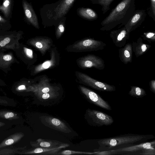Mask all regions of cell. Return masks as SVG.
<instances>
[{
	"mask_svg": "<svg viewBox=\"0 0 155 155\" xmlns=\"http://www.w3.org/2000/svg\"><path fill=\"white\" fill-rule=\"evenodd\" d=\"M136 10L135 0H122L101 22L100 30L109 31L117 26H124Z\"/></svg>",
	"mask_w": 155,
	"mask_h": 155,
	"instance_id": "cell-1",
	"label": "cell"
},
{
	"mask_svg": "<svg viewBox=\"0 0 155 155\" xmlns=\"http://www.w3.org/2000/svg\"><path fill=\"white\" fill-rule=\"evenodd\" d=\"M76 0H59L44 5L40 9L42 23L45 26H55L68 12Z\"/></svg>",
	"mask_w": 155,
	"mask_h": 155,
	"instance_id": "cell-2",
	"label": "cell"
},
{
	"mask_svg": "<svg viewBox=\"0 0 155 155\" xmlns=\"http://www.w3.org/2000/svg\"><path fill=\"white\" fill-rule=\"evenodd\" d=\"M154 137L151 135L129 134L101 139L97 141L99 148L95 151L116 149L144 142Z\"/></svg>",
	"mask_w": 155,
	"mask_h": 155,
	"instance_id": "cell-3",
	"label": "cell"
},
{
	"mask_svg": "<svg viewBox=\"0 0 155 155\" xmlns=\"http://www.w3.org/2000/svg\"><path fill=\"white\" fill-rule=\"evenodd\" d=\"M85 117L88 123L94 127L110 126L114 122L113 118L110 115L102 111L94 109H87Z\"/></svg>",
	"mask_w": 155,
	"mask_h": 155,
	"instance_id": "cell-4",
	"label": "cell"
},
{
	"mask_svg": "<svg viewBox=\"0 0 155 155\" xmlns=\"http://www.w3.org/2000/svg\"><path fill=\"white\" fill-rule=\"evenodd\" d=\"M76 74L83 84L98 91L111 92L116 91L114 85L96 80L82 72L76 71Z\"/></svg>",
	"mask_w": 155,
	"mask_h": 155,
	"instance_id": "cell-5",
	"label": "cell"
},
{
	"mask_svg": "<svg viewBox=\"0 0 155 155\" xmlns=\"http://www.w3.org/2000/svg\"><path fill=\"white\" fill-rule=\"evenodd\" d=\"M106 45L103 42L91 38H87L73 45L72 49L80 52L97 51L103 50Z\"/></svg>",
	"mask_w": 155,
	"mask_h": 155,
	"instance_id": "cell-6",
	"label": "cell"
},
{
	"mask_svg": "<svg viewBox=\"0 0 155 155\" xmlns=\"http://www.w3.org/2000/svg\"><path fill=\"white\" fill-rule=\"evenodd\" d=\"M79 88L82 93L91 103L98 107L107 110H110L112 108L107 101L94 91L82 86Z\"/></svg>",
	"mask_w": 155,
	"mask_h": 155,
	"instance_id": "cell-7",
	"label": "cell"
},
{
	"mask_svg": "<svg viewBox=\"0 0 155 155\" xmlns=\"http://www.w3.org/2000/svg\"><path fill=\"white\" fill-rule=\"evenodd\" d=\"M77 61L79 66L83 69L94 68L102 70L105 68L103 60L101 57L93 54H89L81 58Z\"/></svg>",
	"mask_w": 155,
	"mask_h": 155,
	"instance_id": "cell-8",
	"label": "cell"
},
{
	"mask_svg": "<svg viewBox=\"0 0 155 155\" xmlns=\"http://www.w3.org/2000/svg\"><path fill=\"white\" fill-rule=\"evenodd\" d=\"M155 141L143 142L139 143L124 147L116 149L111 150L112 154L122 153H139L140 154L143 151L146 149H155Z\"/></svg>",
	"mask_w": 155,
	"mask_h": 155,
	"instance_id": "cell-9",
	"label": "cell"
},
{
	"mask_svg": "<svg viewBox=\"0 0 155 155\" xmlns=\"http://www.w3.org/2000/svg\"><path fill=\"white\" fill-rule=\"evenodd\" d=\"M147 15L146 10H136L127 24L124 26L128 32L135 30L139 27L144 21Z\"/></svg>",
	"mask_w": 155,
	"mask_h": 155,
	"instance_id": "cell-10",
	"label": "cell"
},
{
	"mask_svg": "<svg viewBox=\"0 0 155 155\" xmlns=\"http://www.w3.org/2000/svg\"><path fill=\"white\" fill-rule=\"evenodd\" d=\"M130 33L124 26L120 28L111 31L110 36L116 46L122 48L126 44L129 38Z\"/></svg>",
	"mask_w": 155,
	"mask_h": 155,
	"instance_id": "cell-11",
	"label": "cell"
},
{
	"mask_svg": "<svg viewBox=\"0 0 155 155\" xmlns=\"http://www.w3.org/2000/svg\"><path fill=\"white\" fill-rule=\"evenodd\" d=\"M69 144H66L58 147L52 148L35 147L24 150L20 152L19 154H38L56 155L61 149L69 147Z\"/></svg>",
	"mask_w": 155,
	"mask_h": 155,
	"instance_id": "cell-12",
	"label": "cell"
},
{
	"mask_svg": "<svg viewBox=\"0 0 155 155\" xmlns=\"http://www.w3.org/2000/svg\"><path fill=\"white\" fill-rule=\"evenodd\" d=\"M22 5L27 20L36 28L39 29L40 27L38 18L31 3L23 0Z\"/></svg>",
	"mask_w": 155,
	"mask_h": 155,
	"instance_id": "cell-13",
	"label": "cell"
},
{
	"mask_svg": "<svg viewBox=\"0 0 155 155\" xmlns=\"http://www.w3.org/2000/svg\"><path fill=\"white\" fill-rule=\"evenodd\" d=\"M43 118L48 125L55 129L65 133L71 132L66 124L59 119L48 116H44Z\"/></svg>",
	"mask_w": 155,
	"mask_h": 155,
	"instance_id": "cell-14",
	"label": "cell"
},
{
	"mask_svg": "<svg viewBox=\"0 0 155 155\" xmlns=\"http://www.w3.org/2000/svg\"><path fill=\"white\" fill-rule=\"evenodd\" d=\"M29 43L43 55L49 49L52 44L51 40L47 38H33L30 40Z\"/></svg>",
	"mask_w": 155,
	"mask_h": 155,
	"instance_id": "cell-15",
	"label": "cell"
},
{
	"mask_svg": "<svg viewBox=\"0 0 155 155\" xmlns=\"http://www.w3.org/2000/svg\"><path fill=\"white\" fill-rule=\"evenodd\" d=\"M27 91L34 92L36 95L45 93L55 92L54 88L45 81H42L37 85L29 86Z\"/></svg>",
	"mask_w": 155,
	"mask_h": 155,
	"instance_id": "cell-16",
	"label": "cell"
},
{
	"mask_svg": "<svg viewBox=\"0 0 155 155\" xmlns=\"http://www.w3.org/2000/svg\"><path fill=\"white\" fill-rule=\"evenodd\" d=\"M118 50L119 57L124 64L131 63L132 61L133 50L132 43H127Z\"/></svg>",
	"mask_w": 155,
	"mask_h": 155,
	"instance_id": "cell-17",
	"label": "cell"
},
{
	"mask_svg": "<svg viewBox=\"0 0 155 155\" xmlns=\"http://www.w3.org/2000/svg\"><path fill=\"white\" fill-rule=\"evenodd\" d=\"M66 143L53 140L39 138L35 141H31L30 144L33 148H52L64 145Z\"/></svg>",
	"mask_w": 155,
	"mask_h": 155,
	"instance_id": "cell-18",
	"label": "cell"
},
{
	"mask_svg": "<svg viewBox=\"0 0 155 155\" xmlns=\"http://www.w3.org/2000/svg\"><path fill=\"white\" fill-rule=\"evenodd\" d=\"M132 45L133 51L137 58L145 53L151 47V45L144 43L140 37L136 42H133Z\"/></svg>",
	"mask_w": 155,
	"mask_h": 155,
	"instance_id": "cell-19",
	"label": "cell"
},
{
	"mask_svg": "<svg viewBox=\"0 0 155 155\" xmlns=\"http://www.w3.org/2000/svg\"><path fill=\"white\" fill-rule=\"evenodd\" d=\"M77 13L79 16L90 21L95 20L98 17V15L96 12L89 8H79L77 9Z\"/></svg>",
	"mask_w": 155,
	"mask_h": 155,
	"instance_id": "cell-20",
	"label": "cell"
},
{
	"mask_svg": "<svg viewBox=\"0 0 155 155\" xmlns=\"http://www.w3.org/2000/svg\"><path fill=\"white\" fill-rule=\"evenodd\" d=\"M24 136V134L21 132L16 133L9 136L0 143V149L16 143Z\"/></svg>",
	"mask_w": 155,
	"mask_h": 155,
	"instance_id": "cell-21",
	"label": "cell"
},
{
	"mask_svg": "<svg viewBox=\"0 0 155 155\" xmlns=\"http://www.w3.org/2000/svg\"><path fill=\"white\" fill-rule=\"evenodd\" d=\"M55 57V53L53 51H52L51 54V59L47 61L42 64L36 66L34 69V73L36 74L44 70L54 66L56 62Z\"/></svg>",
	"mask_w": 155,
	"mask_h": 155,
	"instance_id": "cell-22",
	"label": "cell"
},
{
	"mask_svg": "<svg viewBox=\"0 0 155 155\" xmlns=\"http://www.w3.org/2000/svg\"><path fill=\"white\" fill-rule=\"evenodd\" d=\"M128 94L136 98H140L146 95L147 94L143 88L137 86H130V89L128 92Z\"/></svg>",
	"mask_w": 155,
	"mask_h": 155,
	"instance_id": "cell-23",
	"label": "cell"
},
{
	"mask_svg": "<svg viewBox=\"0 0 155 155\" xmlns=\"http://www.w3.org/2000/svg\"><path fill=\"white\" fill-rule=\"evenodd\" d=\"M92 3L98 4L102 7L101 10L103 14H104L110 9L111 3L115 0H90Z\"/></svg>",
	"mask_w": 155,
	"mask_h": 155,
	"instance_id": "cell-24",
	"label": "cell"
},
{
	"mask_svg": "<svg viewBox=\"0 0 155 155\" xmlns=\"http://www.w3.org/2000/svg\"><path fill=\"white\" fill-rule=\"evenodd\" d=\"M12 2V0H3L2 5H0V11L6 18H8L10 14Z\"/></svg>",
	"mask_w": 155,
	"mask_h": 155,
	"instance_id": "cell-25",
	"label": "cell"
},
{
	"mask_svg": "<svg viewBox=\"0 0 155 155\" xmlns=\"http://www.w3.org/2000/svg\"><path fill=\"white\" fill-rule=\"evenodd\" d=\"M27 146L23 147L8 148L0 149V155H11L19 154L20 152L26 149Z\"/></svg>",
	"mask_w": 155,
	"mask_h": 155,
	"instance_id": "cell-26",
	"label": "cell"
},
{
	"mask_svg": "<svg viewBox=\"0 0 155 155\" xmlns=\"http://www.w3.org/2000/svg\"><path fill=\"white\" fill-rule=\"evenodd\" d=\"M66 19V17L65 16L55 25L56 26V36L57 38H60L64 31Z\"/></svg>",
	"mask_w": 155,
	"mask_h": 155,
	"instance_id": "cell-27",
	"label": "cell"
},
{
	"mask_svg": "<svg viewBox=\"0 0 155 155\" xmlns=\"http://www.w3.org/2000/svg\"><path fill=\"white\" fill-rule=\"evenodd\" d=\"M0 117L5 119L13 120L18 119L19 117L17 114L13 112L3 110L0 111Z\"/></svg>",
	"mask_w": 155,
	"mask_h": 155,
	"instance_id": "cell-28",
	"label": "cell"
},
{
	"mask_svg": "<svg viewBox=\"0 0 155 155\" xmlns=\"http://www.w3.org/2000/svg\"><path fill=\"white\" fill-rule=\"evenodd\" d=\"M141 36L144 40L150 43L155 41V31H148L144 32L141 35Z\"/></svg>",
	"mask_w": 155,
	"mask_h": 155,
	"instance_id": "cell-29",
	"label": "cell"
},
{
	"mask_svg": "<svg viewBox=\"0 0 155 155\" xmlns=\"http://www.w3.org/2000/svg\"><path fill=\"white\" fill-rule=\"evenodd\" d=\"M94 152H88L82 151H75L72 150H67L58 152L56 155H68L71 154H93Z\"/></svg>",
	"mask_w": 155,
	"mask_h": 155,
	"instance_id": "cell-30",
	"label": "cell"
},
{
	"mask_svg": "<svg viewBox=\"0 0 155 155\" xmlns=\"http://www.w3.org/2000/svg\"><path fill=\"white\" fill-rule=\"evenodd\" d=\"M150 5L147 9V13L155 21V0H150Z\"/></svg>",
	"mask_w": 155,
	"mask_h": 155,
	"instance_id": "cell-31",
	"label": "cell"
},
{
	"mask_svg": "<svg viewBox=\"0 0 155 155\" xmlns=\"http://www.w3.org/2000/svg\"><path fill=\"white\" fill-rule=\"evenodd\" d=\"M41 99L47 100L54 98L57 96L55 93H47L39 94L36 95Z\"/></svg>",
	"mask_w": 155,
	"mask_h": 155,
	"instance_id": "cell-32",
	"label": "cell"
},
{
	"mask_svg": "<svg viewBox=\"0 0 155 155\" xmlns=\"http://www.w3.org/2000/svg\"><path fill=\"white\" fill-rule=\"evenodd\" d=\"M11 40V38L9 36L6 37L0 41V47H4L7 44L9 43Z\"/></svg>",
	"mask_w": 155,
	"mask_h": 155,
	"instance_id": "cell-33",
	"label": "cell"
},
{
	"mask_svg": "<svg viewBox=\"0 0 155 155\" xmlns=\"http://www.w3.org/2000/svg\"><path fill=\"white\" fill-rule=\"evenodd\" d=\"M24 51L27 57L30 58H33V51L31 49L26 48H24Z\"/></svg>",
	"mask_w": 155,
	"mask_h": 155,
	"instance_id": "cell-34",
	"label": "cell"
},
{
	"mask_svg": "<svg viewBox=\"0 0 155 155\" xmlns=\"http://www.w3.org/2000/svg\"><path fill=\"white\" fill-rule=\"evenodd\" d=\"M150 89V91L155 94V80H153L150 81L149 83Z\"/></svg>",
	"mask_w": 155,
	"mask_h": 155,
	"instance_id": "cell-35",
	"label": "cell"
},
{
	"mask_svg": "<svg viewBox=\"0 0 155 155\" xmlns=\"http://www.w3.org/2000/svg\"><path fill=\"white\" fill-rule=\"evenodd\" d=\"M0 105L5 106H11L7 99L0 97Z\"/></svg>",
	"mask_w": 155,
	"mask_h": 155,
	"instance_id": "cell-36",
	"label": "cell"
},
{
	"mask_svg": "<svg viewBox=\"0 0 155 155\" xmlns=\"http://www.w3.org/2000/svg\"><path fill=\"white\" fill-rule=\"evenodd\" d=\"M7 22V20L0 15V24L5 23Z\"/></svg>",
	"mask_w": 155,
	"mask_h": 155,
	"instance_id": "cell-37",
	"label": "cell"
},
{
	"mask_svg": "<svg viewBox=\"0 0 155 155\" xmlns=\"http://www.w3.org/2000/svg\"><path fill=\"white\" fill-rule=\"evenodd\" d=\"M25 86L24 85H22L19 86L18 87V89L19 90H24L25 89Z\"/></svg>",
	"mask_w": 155,
	"mask_h": 155,
	"instance_id": "cell-38",
	"label": "cell"
},
{
	"mask_svg": "<svg viewBox=\"0 0 155 155\" xmlns=\"http://www.w3.org/2000/svg\"><path fill=\"white\" fill-rule=\"evenodd\" d=\"M5 124L3 122L0 121V127L4 126Z\"/></svg>",
	"mask_w": 155,
	"mask_h": 155,
	"instance_id": "cell-39",
	"label": "cell"
}]
</instances>
